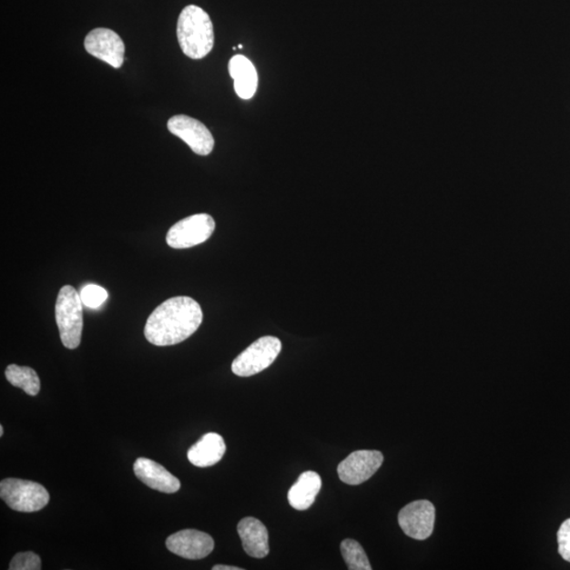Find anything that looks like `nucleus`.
Returning a JSON list of instances; mask_svg holds the SVG:
<instances>
[{"label":"nucleus","mask_w":570,"mask_h":570,"mask_svg":"<svg viewBox=\"0 0 570 570\" xmlns=\"http://www.w3.org/2000/svg\"><path fill=\"white\" fill-rule=\"evenodd\" d=\"M435 507L427 500L414 501L404 506L399 514L402 532L410 538L423 541L433 533Z\"/></svg>","instance_id":"6e6552de"},{"label":"nucleus","mask_w":570,"mask_h":570,"mask_svg":"<svg viewBox=\"0 0 570 570\" xmlns=\"http://www.w3.org/2000/svg\"><path fill=\"white\" fill-rule=\"evenodd\" d=\"M559 554L570 562V519L563 522L558 532Z\"/></svg>","instance_id":"412c9836"},{"label":"nucleus","mask_w":570,"mask_h":570,"mask_svg":"<svg viewBox=\"0 0 570 570\" xmlns=\"http://www.w3.org/2000/svg\"><path fill=\"white\" fill-rule=\"evenodd\" d=\"M134 472L138 480L157 492L175 494L181 488V483L178 477L160 463L146 457H138L134 465Z\"/></svg>","instance_id":"f8f14e48"},{"label":"nucleus","mask_w":570,"mask_h":570,"mask_svg":"<svg viewBox=\"0 0 570 570\" xmlns=\"http://www.w3.org/2000/svg\"><path fill=\"white\" fill-rule=\"evenodd\" d=\"M216 223L208 214H198L183 219L171 227L167 236L170 248L184 249L201 244L213 235Z\"/></svg>","instance_id":"423d86ee"},{"label":"nucleus","mask_w":570,"mask_h":570,"mask_svg":"<svg viewBox=\"0 0 570 570\" xmlns=\"http://www.w3.org/2000/svg\"><path fill=\"white\" fill-rule=\"evenodd\" d=\"M167 547L172 554L188 560L207 558L215 548L211 536L196 529H185L168 536Z\"/></svg>","instance_id":"9b49d317"},{"label":"nucleus","mask_w":570,"mask_h":570,"mask_svg":"<svg viewBox=\"0 0 570 570\" xmlns=\"http://www.w3.org/2000/svg\"><path fill=\"white\" fill-rule=\"evenodd\" d=\"M321 485V477L317 473H301L288 494L290 505L296 510L309 509L315 503Z\"/></svg>","instance_id":"dca6fc26"},{"label":"nucleus","mask_w":570,"mask_h":570,"mask_svg":"<svg viewBox=\"0 0 570 570\" xmlns=\"http://www.w3.org/2000/svg\"><path fill=\"white\" fill-rule=\"evenodd\" d=\"M229 71L234 79V87L239 97L249 99L258 88V73L253 63L243 56H235L230 59Z\"/></svg>","instance_id":"2eb2a0df"},{"label":"nucleus","mask_w":570,"mask_h":570,"mask_svg":"<svg viewBox=\"0 0 570 570\" xmlns=\"http://www.w3.org/2000/svg\"><path fill=\"white\" fill-rule=\"evenodd\" d=\"M0 498L19 513H36L48 505L50 494L41 483L19 479L0 483Z\"/></svg>","instance_id":"20e7f679"},{"label":"nucleus","mask_w":570,"mask_h":570,"mask_svg":"<svg viewBox=\"0 0 570 570\" xmlns=\"http://www.w3.org/2000/svg\"><path fill=\"white\" fill-rule=\"evenodd\" d=\"M5 379L12 386L22 389L30 396H36L41 391V381L35 370L10 364L5 369Z\"/></svg>","instance_id":"f3484780"},{"label":"nucleus","mask_w":570,"mask_h":570,"mask_svg":"<svg viewBox=\"0 0 570 570\" xmlns=\"http://www.w3.org/2000/svg\"><path fill=\"white\" fill-rule=\"evenodd\" d=\"M84 46L90 56L101 59L116 69L122 67L125 45L117 32L106 28L92 30L86 36Z\"/></svg>","instance_id":"9d476101"},{"label":"nucleus","mask_w":570,"mask_h":570,"mask_svg":"<svg viewBox=\"0 0 570 570\" xmlns=\"http://www.w3.org/2000/svg\"><path fill=\"white\" fill-rule=\"evenodd\" d=\"M227 453V445L220 434H204L188 453V461L196 467L205 468L216 465Z\"/></svg>","instance_id":"4468645a"},{"label":"nucleus","mask_w":570,"mask_h":570,"mask_svg":"<svg viewBox=\"0 0 570 570\" xmlns=\"http://www.w3.org/2000/svg\"><path fill=\"white\" fill-rule=\"evenodd\" d=\"M83 301L81 295L71 285L59 290L56 304V318L64 347L75 350L82 341Z\"/></svg>","instance_id":"7ed1b4c3"},{"label":"nucleus","mask_w":570,"mask_h":570,"mask_svg":"<svg viewBox=\"0 0 570 570\" xmlns=\"http://www.w3.org/2000/svg\"><path fill=\"white\" fill-rule=\"evenodd\" d=\"M10 570H41L42 561L39 555L32 553H19L12 559Z\"/></svg>","instance_id":"aec40b11"},{"label":"nucleus","mask_w":570,"mask_h":570,"mask_svg":"<svg viewBox=\"0 0 570 570\" xmlns=\"http://www.w3.org/2000/svg\"><path fill=\"white\" fill-rule=\"evenodd\" d=\"M168 128L172 135L180 137L198 156H209L215 148V138L200 121L185 115L169 118Z\"/></svg>","instance_id":"0eeeda50"},{"label":"nucleus","mask_w":570,"mask_h":570,"mask_svg":"<svg viewBox=\"0 0 570 570\" xmlns=\"http://www.w3.org/2000/svg\"><path fill=\"white\" fill-rule=\"evenodd\" d=\"M178 44L185 56L201 59L214 48V25L200 6L189 5L180 13L177 24Z\"/></svg>","instance_id":"f03ea898"},{"label":"nucleus","mask_w":570,"mask_h":570,"mask_svg":"<svg viewBox=\"0 0 570 570\" xmlns=\"http://www.w3.org/2000/svg\"><path fill=\"white\" fill-rule=\"evenodd\" d=\"M238 534L249 555L262 559L270 554L269 532L261 521L253 516L242 519L238 524Z\"/></svg>","instance_id":"ddd939ff"},{"label":"nucleus","mask_w":570,"mask_h":570,"mask_svg":"<svg viewBox=\"0 0 570 570\" xmlns=\"http://www.w3.org/2000/svg\"><path fill=\"white\" fill-rule=\"evenodd\" d=\"M3 435H4V427L2 425L0 426V436H3Z\"/></svg>","instance_id":"5701e85b"},{"label":"nucleus","mask_w":570,"mask_h":570,"mask_svg":"<svg viewBox=\"0 0 570 570\" xmlns=\"http://www.w3.org/2000/svg\"><path fill=\"white\" fill-rule=\"evenodd\" d=\"M281 349V341L277 337H261L237 356L231 363V371L240 377H249L260 373L276 361Z\"/></svg>","instance_id":"39448f33"},{"label":"nucleus","mask_w":570,"mask_h":570,"mask_svg":"<svg viewBox=\"0 0 570 570\" xmlns=\"http://www.w3.org/2000/svg\"><path fill=\"white\" fill-rule=\"evenodd\" d=\"M341 550L350 570H372L366 552L357 541L352 539L342 541Z\"/></svg>","instance_id":"a211bd4d"},{"label":"nucleus","mask_w":570,"mask_h":570,"mask_svg":"<svg viewBox=\"0 0 570 570\" xmlns=\"http://www.w3.org/2000/svg\"><path fill=\"white\" fill-rule=\"evenodd\" d=\"M213 570H243V568L229 565H215Z\"/></svg>","instance_id":"4be33fe9"},{"label":"nucleus","mask_w":570,"mask_h":570,"mask_svg":"<svg viewBox=\"0 0 570 570\" xmlns=\"http://www.w3.org/2000/svg\"><path fill=\"white\" fill-rule=\"evenodd\" d=\"M203 311L196 300L178 296L160 304L146 322V340L157 347L175 346L200 328Z\"/></svg>","instance_id":"f257e3e1"},{"label":"nucleus","mask_w":570,"mask_h":570,"mask_svg":"<svg viewBox=\"0 0 570 570\" xmlns=\"http://www.w3.org/2000/svg\"><path fill=\"white\" fill-rule=\"evenodd\" d=\"M382 463L383 454L381 452L358 450L338 465V476L348 485H361L377 473Z\"/></svg>","instance_id":"1a4fd4ad"},{"label":"nucleus","mask_w":570,"mask_h":570,"mask_svg":"<svg viewBox=\"0 0 570 570\" xmlns=\"http://www.w3.org/2000/svg\"><path fill=\"white\" fill-rule=\"evenodd\" d=\"M79 295H81L84 306L90 309L101 307L108 298L107 290L97 284L86 285Z\"/></svg>","instance_id":"6ab92c4d"}]
</instances>
